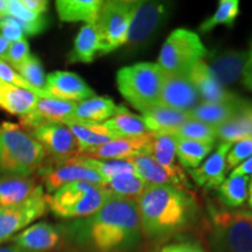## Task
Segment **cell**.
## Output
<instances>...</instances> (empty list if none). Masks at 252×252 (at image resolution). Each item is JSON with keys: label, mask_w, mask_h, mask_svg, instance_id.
Segmentation results:
<instances>
[{"label": "cell", "mask_w": 252, "mask_h": 252, "mask_svg": "<svg viewBox=\"0 0 252 252\" xmlns=\"http://www.w3.org/2000/svg\"><path fill=\"white\" fill-rule=\"evenodd\" d=\"M62 230L76 244L96 252H132L143 238L137 202L112 196L98 212Z\"/></svg>", "instance_id": "obj_1"}, {"label": "cell", "mask_w": 252, "mask_h": 252, "mask_svg": "<svg viewBox=\"0 0 252 252\" xmlns=\"http://www.w3.org/2000/svg\"><path fill=\"white\" fill-rule=\"evenodd\" d=\"M9 47H11V42L6 40L5 37L0 34V60H2V61L5 62L6 60H7Z\"/></svg>", "instance_id": "obj_49"}, {"label": "cell", "mask_w": 252, "mask_h": 252, "mask_svg": "<svg viewBox=\"0 0 252 252\" xmlns=\"http://www.w3.org/2000/svg\"><path fill=\"white\" fill-rule=\"evenodd\" d=\"M250 174H252V156L234 168L230 176H249Z\"/></svg>", "instance_id": "obj_48"}, {"label": "cell", "mask_w": 252, "mask_h": 252, "mask_svg": "<svg viewBox=\"0 0 252 252\" xmlns=\"http://www.w3.org/2000/svg\"><path fill=\"white\" fill-rule=\"evenodd\" d=\"M78 157L81 158L84 165L98 173L104 182L116 175L124 174V173H134L133 165L130 160H96L81 156Z\"/></svg>", "instance_id": "obj_38"}, {"label": "cell", "mask_w": 252, "mask_h": 252, "mask_svg": "<svg viewBox=\"0 0 252 252\" xmlns=\"http://www.w3.org/2000/svg\"><path fill=\"white\" fill-rule=\"evenodd\" d=\"M36 173L48 195L55 193L63 186L75 182H88L97 186H102L104 182L98 173L84 165L78 156L65 160H52L47 158Z\"/></svg>", "instance_id": "obj_10"}, {"label": "cell", "mask_w": 252, "mask_h": 252, "mask_svg": "<svg viewBox=\"0 0 252 252\" xmlns=\"http://www.w3.org/2000/svg\"><path fill=\"white\" fill-rule=\"evenodd\" d=\"M252 122L243 115H239L238 117L232 121L226 122L224 124L216 126V138L225 143L235 144L247 138H250Z\"/></svg>", "instance_id": "obj_39"}, {"label": "cell", "mask_w": 252, "mask_h": 252, "mask_svg": "<svg viewBox=\"0 0 252 252\" xmlns=\"http://www.w3.org/2000/svg\"><path fill=\"white\" fill-rule=\"evenodd\" d=\"M76 104L53 97H37L33 111L20 118V126L24 130H28L43 123H60L65 125L72 118Z\"/></svg>", "instance_id": "obj_16"}, {"label": "cell", "mask_w": 252, "mask_h": 252, "mask_svg": "<svg viewBox=\"0 0 252 252\" xmlns=\"http://www.w3.org/2000/svg\"><path fill=\"white\" fill-rule=\"evenodd\" d=\"M243 84L248 88L249 90L252 91V43L250 50L248 52V61L245 63V67L243 70Z\"/></svg>", "instance_id": "obj_47"}, {"label": "cell", "mask_w": 252, "mask_h": 252, "mask_svg": "<svg viewBox=\"0 0 252 252\" xmlns=\"http://www.w3.org/2000/svg\"><path fill=\"white\" fill-rule=\"evenodd\" d=\"M25 131L45 149L52 160H65L80 154L76 138L67 125L43 123Z\"/></svg>", "instance_id": "obj_12"}, {"label": "cell", "mask_w": 252, "mask_h": 252, "mask_svg": "<svg viewBox=\"0 0 252 252\" xmlns=\"http://www.w3.org/2000/svg\"><path fill=\"white\" fill-rule=\"evenodd\" d=\"M165 71L158 63H137L119 69L117 86L122 96L140 112L160 105Z\"/></svg>", "instance_id": "obj_4"}, {"label": "cell", "mask_w": 252, "mask_h": 252, "mask_svg": "<svg viewBox=\"0 0 252 252\" xmlns=\"http://www.w3.org/2000/svg\"><path fill=\"white\" fill-rule=\"evenodd\" d=\"M135 202L141 231L150 239H163L182 231L197 212L188 191L168 185L147 186Z\"/></svg>", "instance_id": "obj_2"}, {"label": "cell", "mask_w": 252, "mask_h": 252, "mask_svg": "<svg viewBox=\"0 0 252 252\" xmlns=\"http://www.w3.org/2000/svg\"><path fill=\"white\" fill-rule=\"evenodd\" d=\"M100 0H59L55 2L60 20L63 23L94 24L98 17Z\"/></svg>", "instance_id": "obj_27"}, {"label": "cell", "mask_w": 252, "mask_h": 252, "mask_svg": "<svg viewBox=\"0 0 252 252\" xmlns=\"http://www.w3.org/2000/svg\"><path fill=\"white\" fill-rule=\"evenodd\" d=\"M14 70L36 91L37 97H48L46 94L47 76L45 69L36 55L31 54L26 61Z\"/></svg>", "instance_id": "obj_35"}, {"label": "cell", "mask_w": 252, "mask_h": 252, "mask_svg": "<svg viewBox=\"0 0 252 252\" xmlns=\"http://www.w3.org/2000/svg\"><path fill=\"white\" fill-rule=\"evenodd\" d=\"M99 53L98 32L94 24H86L75 37L74 47L69 53L70 63H91Z\"/></svg>", "instance_id": "obj_30"}, {"label": "cell", "mask_w": 252, "mask_h": 252, "mask_svg": "<svg viewBox=\"0 0 252 252\" xmlns=\"http://www.w3.org/2000/svg\"><path fill=\"white\" fill-rule=\"evenodd\" d=\"M242 115L245 116V117L249 118L252 122V105H250L249 103H245L243 111H242Z\"/></svg>", "instance_id": "obj_52"}, {"label": "cell", "mask_w": 252, "mask_h": 252, "mask_svg": "<svg viewBox=\"0 0 252 252\" xmlns=\"http://www.w3.org/2000/svg\"><path fill=\"white\" fill-rule=\"evenodd\" d=\"M168 14V6L160 1H135L124 46L133 49L149 42Z\"/></svg>", "instance_id": "obj_11"}, {"label": "cell", "mask_w": 252, "mask_h": 252, "mask_svg": "<svg viewBox=\"0 0 252 252\" xmlns=\"http://www.w3.org/2000/svg\"><path fill=\"white\" fill-rule=\"evenodd\" d=\"M132 162L135 175L139 176L147 186L168 185L174 187L172 178L162 166L151 154H143L128 159Z\"/></svg>", "instance_id": "obj_32"}, {"label": "cell", "mask_w": 252, "mask_h": 252, "mask_svg": "<svg viewBox=\"0 0 252 252\" xmlns=\"http://www.w3.org/2000/svg\"><path fill=\"white\" fill-rule=\"evenodd\" d=\"M200 103V94L188 74L174 75L165 72L160 93V105L188 113Z\"/></svg>", "instance_id": "obj_13"}, {"label": "cell", "mask_w": 252, "mask_h": 252, "mask_svg": "<svg viewBox=\"0 0 252 252\" xmlns=\"http://www.w3.org/2000/svg\"><path fill=\"white\" fill-rule=\"evenodd\" d=\"M0 34L11 43L26 39L18 21L11 17H6L0 20Z\"/></svg>", "instance_id": "obj_44"}, {"label": "cell", "mask_w": 252, "mask_h": 252, "mask_svg": "<svg viewBox=\"0 0 252 252\" xmlns=\"http://www.w3.org/2000/svg\"><path fill=\"white\" fill-rule=\"evenodd\" d=\"M46 94L48 97L80 103L94 96V90L77 74L53 71L47 75Z\"/></svg>", "instance_id": "obj_15"}, {"label": "cell", "mask_w": 252, "mask_h": 252, "mask_svg": "<svg viewBox=\"0 0 252 252\" xmlns=\"http://www.w3.org/2000/svg\"><path fill=\"white\" fill-rule=\"evenodd\" d=\"M252 156V138H247L234 144L226 156V169L236 168Z\"/></svg>", "instance_id": "obj_41"}, {"label": "cell", "mask_w": 252, "mask_h": 252, "mask_svg": "<svg viewBox=\"0 0 252 252\" xmlns=\"http://www.w3.org/2000/svg\"><path fill=\"white\" fill-rule=\"evenodd\" d=\"M67 126L76 138L80 153L116 139L105 123L70 122Z\"/></svg>", "instance_id": "obj_25"}, {"label": "cell", "mask_w": 252, "mask_h": 252, "mask_svg": "<svg viewBox=\"0 0 252 252\" xmlns=\"http://www.w3.org/2000/svg\"><path fill=\"white\" fill-rule=\"evenodd\" d=\"M108 198L100 186L75 182L48 195V209L62 220L86 219L98 212Z\"/></svg>", "instance_id": "obj_5"}, {"label": "cell", "mask_w": 252, "mask_h": 252, "mask_svg": "<svg viewBox=\"0 0 252 252\" xmlns=\"http://www.w3.org/2000/svg\"><path fill=\"white\" fill-rule=\"evenodd\" d=\"M63 230L47 222L30 225L11 239L12 243L28 252H48L61 244Z\"/></svg>", "instance_id": "obj_17"}, {"label": "cell", "mask_w": 252, "mask_h": 252, "mask_svg": "<svg viewBox=\"0 0 252 252\" xmlns=\"http://www.w3.org/2000/svg\"><path fill=\"white\" fill-rule=\"evenodd\" d=\"M7 17L15 19L25 35L28 36L42 33L48 26V21L45 15H39L28 11L21 5L20 0H8Z\"/></svg>", "instance_id": "obj_34"}, {"label": "cell", "mask_w": 252, "mask_h": 252, "mask_svg": "<svg viewBox=\"0 0 252 252\" xmlns=\"http://www.w3.org/2000/svg\"><path fill=\"white\" fill-rule=\"evenodd\" d=\"M248 196H249V206L252 209V180L250 182V187H249V190H248Z\"/></svg>", "instance_id": "obj_54"}, {"label": "cell", "mask_w": 252, "mask_h": 252, "mask_svg": "<svg viewBox=\"0 0 252 252\" xmlns=\"http://www.w3.org/2000/svg\"><path fill=\"white\" fill-rule=\"evenodd\" d=\"M169 134L175 135L178 138L195 141H204V143H215L216 130L212 125L204 124V123L189 119L184 125L171 132Z\"/></svg>", "instance_id": "obj_40"}, {"label": "cell", "mask_w": 252, "mask_h": 252, "mask_svg": "<svg viewBox=\"0 0 252 252\" xmlns=\"http://www.w3.org/2000/svg\"><path fill=\"white\" fill-rule=\"evenodd\" d=\"M239 14V1L238 0H220L219 7L212 17L204 20L200 26V32L207 33V32L214 30L220 25L225 26H234L236 19Z\"/></svg>", "instance_id": "obj_37"}, {"label": "cell", "mask_w": 252, "mask_h": 252, "mask_svg": "<svg viewBox=\"0 0 252 252\" xmlns=\"http://www.w3.org/2000/svg\"><path fill=\"white\" fill-rule=\"evenodd\" d=\"M207 65L220 87L235 83L243 75L248 52L244 50H224L219 53H208Z\"/></svg>", "instance_id": "obj_19"}, {"label": "cell", "mask_w": 252, "mask_h": 252, "mask_svg": "<svg viewBox=\"0 0 252 252\" xmlns=\"http://www.w3.org/2000/svg\"><path fill=\"white\" fill-rule=\"evenodd\" d=\"M117 105L111 98L108 97L94 96L91 98L76 104L74 115L70 122H93V123H105L109 118L115 115ZM67 123V124H68ZM65 124V125H67Z\"/></svg>", "instance_id": "obj_29"}, {"label": "cell", "mask_w": 252, "mask_h": 252, "mask_svg": "<svg viewBox=\"0 0 252 252\" xmlns=\"http://www.w3.org/2000/svg\"><path fill=\"white\" fill-rule=\"evenodd\" d=\"M48 194L42 185L23 203L11 207H0V244L12 239L30 226L34 220L48 212Z\"/></svg>", "instance_id": "obj_9"}, {"label": "cell", "mask_w": 252, "mask_h": 252, "mask_svg": "<svg viewBox=\"0 0 252 252\" xmlns=\"http://www.w3.org/2000/svg\"><path fill=\"white\" fill-rule=\"evenodd\" d=\"M105 193L112 197L127 198V200L137 201V198L143 194L147 185L141 180L135 173H124L113 176L100 186Z\"/></svg>", "instance_id": "obj_31"}, {"label": "cell", "mask_w": 252, "mask_h": 252, "mask_svg": "<svg viewBox=\"0 0 252 252\" xmlns=\"http://www.w3.org/2000/svg\"><path fill=\"white\" fill-rule=\"evenodd\" d=\"M105 125L108 126L116 139L138 138L152 134L143 118L132 113L123 105L117 106L115 115L105 122Z\"/></svg>", "instance_id": "obj_24"}, {"label": "cell", "mask_w": 252, "mask_h": 252, "mask_svg": "<svg viewBox=\"0 0 252 252\" xmlns=\"http://www.w3.org/2000/svg\"><path fill=\"white\" fill-rule=\"evenodd\" d=\"M160 252H204L203 248L196 242H179L162 248Z\"/></svg>", "instance_id": "obj_45"}, {"label": "cell", "mask_w": 252, "mask_h": 252, "mask_svg": "<svg viewBox=\"0 0 252 252\" xmlns=\"http://www.w3.org/2000/svg\"><path fill=\"white\" fill-rule=\"evenodd\" d=\"M40 184L35 176H0V207H11L26 201Z\"/></svg>", "instance_id": "obj_23"}, {"label": "cell", "mask_w": 252, "mask_h": 252, "mask_svg": "<svg viewBox=\"0 0 252 252\" xmlns=\"http://www.w3.org/2000/svg\"><path fill=\"white\" fill-rule=\"evenodd\" d=\"M37 96L31 91L0 81V109L23 118L35 108Z\"/></svg>", "instance_id": "obj_26"}, {"label": "cell", "mask_w": 252, "mask_h": 252, "mask_svg": "<svg viewBox=\"0 0 252 252\" xmlns=\"http://www.w3.org/2000/svg\"><path fill=\"white\" fill-rule=\"evenodd\" d=\"M30 55V43H28L27 39L17 41V42L11 43L6 62H7L12 68L15 69L18 68L21 63L26 61Z\"/></svg>", "instance_id": "obj_43"}, {"label": "cell", "mask_w": 252, "mask_h": 252, "mask_svg": "<svg viewBox=\"0 0 252 252\" xmlns=\"http://www.w3.org/2000/svg\"><path fill=\"white\" fill-rule=\"evenodd\" d=\"M152 139L153 133L145 137L115 139L102 146L81 152L78 156L96 160H128L143 154L152 156Z\"/></svg>", "instance_id": "obj_14"}, {"label": "cell", "mask_w": 252, "mask_h": 252, "mask_svg": "<svg viewBox=\"0 0 252 252\" xmlns=\"http://www.w3.org/2000/svg\"><path fill=\"white\" fill-rule=\"evenodd\" d=\"M47 158L45 149L20 125L0 124V176H31Z\"/></svg>", "instance_id": "obj_3"}, {"label": "cell", "mask_w": 252, "mask_h": 252, "mask_svg": "<svg viewBox=\"0 0 252 252\" xmlns=\"http://www.w3.org/2000/svg\"><path fill=\"white\" fill-rule=\"evenodd\" d=\"M242 214H243L245 219H247L252 225V210H242Z\"/></svg>", "instance_id": "obj_53"}, {"label": "cell", "mask_w": 252, "mask_h": 252, "mask_svg": "<svg viewBox=\"0 0 252 252\" xmlns=\"http://www.w3.org/2000/svg\"><path fill=\"white\" fill-rule=\"evenodd\" d=\"M207 54L208 50L196 33L180 28L166 39L158 64L167 74L187 75Z\"/></svg>", "instance_id": "obj_6"}, {"label": "cell", "mask_w": 252, "mask_h": 252, "mask_svg": "<svg viewBox=\"0 0 252 252\" xmlns=\"http://www.w3.org/2000/svg\"><path fill=\"white\" fill-rule=\"evenodd\" d=\"M175 137V135H174ZM215 143H204L175 137L176 158L185 168L194 169L212 152Z\"/></svg>", "instance_id": "obj_33"}, {"label": "cell", "mask_w": 252, "mask_h": 252, "mask_svg": "<svg viewBox=\"0 0 252 252\" xmlns=\"http://www.w3.org/2000/svg\"><path fill=\"white\" fill-rule=\"evenodd\" d=\"M208 244L210 252H252V225L242 212L215 213Z\"/></svg>", "instance_id": "obj_7"}, {"label": "cell", "mask_w": 252, "mask_h": 252, "mask_svg": "<svg viewBox=\"0 0 252 252\" xmlns=\"http://www.w3.org/2000/svg\"><path fill=\"white\" fill-rule=\"evenodd\" d=\"M249 181V176H230L219 187L220 201L228 207H241L248 198Z\"/></svg>", "instance_id": "obj_36"}, {"label": "cell", "mask_w": 252, "mask_h": 252, "mask_svg": "<svg viewBox=\"0 0 252 252\" xmlns=\"http://www.w3.org/2000/svg\"><path fill=\"white\" fill-rule=\"evenodd\" d=\"M188 76L196 88L201 97V102L204 103H226L237 99L234 94L229 93L220 87L219 82L213 76L212 71L204 60L198 61L188 72Z\"/></svg>", "instance_id": "obj_21"}, {"label": "cell", "mask_w": 252, "mask_h": 252, "mask_svg": "<svg viewBox=\"0 0 252 252\" xmlns=\"http://www.w3.org/2000/svg\"><path fill=\"white\" fill-rule=\"evenodd\" d=\"M0 252H28L24 249L19 248L18 245L15 244H9V245H5V247H0Z\"/></svg>", "instance_id": "obj_50"}, {"label": "cell", "mask_w": 252, "mask_h": 252, "mask_svg": "<svg viewBox=\"0 0 252 252\" xmlns=\"http://www.w3.org/2000/svg\"><path fill=\"white\" fill-rule=\"evenodd\" d=\"M0 81L5 82V83L7 84H11V86L31 91V93L35 94L37 96L36 91L34 90L33 88H32L30 84H28L27 82L25 81L24 78L8 64L7 62L2 61V60H0Z\"/></svg>", "instance_id": "obj_42"}, {"label": "cell", "mask_w": 252, "mask_h": 252, "mask_svg": "<svg viewBox=\"0 0 252 252\" xmlns=\"http://www.w3.org/2000/svg\"><path fill=\"white\" fill-rule=\"evenodd\" d=\"M20 2L28 11L39 15H45L48 9V1L46 0H20Z\"/></svg>", "instance_id": "obj_46"}, {"label": "cell", "mask_w": 252, "mask_h": 252, "mask_svg": "<svg viewBox=\"0 0 252 252\" xmlns=\"http://www.w3.org/2000/svg\"><path fill=\"white\" fill-rule=\"evenodd\" d=\"M245 103L241 99L226 103H204L201 102L196 108L188 112L189 118L193 121L212 125L214 127L224 124L226 122L242 115Z\"/></svg>", "instance_id": "obj_22"}, {"label": "cell", "mask_w": 252, "mask_h": 252, "mask_svg": "<svg viewBox=\"0 0 252 252\" xmlns=\"http://www.w3.org/2000/svg\"><path fill=\"white\" fill-rule=\"evenodd\" d=\"M152 157L162 166L172 178L175 188L188 191L190 188L187 175L180 165L176 163L175 137L168 133H153Z\"/></svg>", "instance_id": "obj_18"}, {"label": "cell", "mask_w": 252, "mask_h": 252, "mask_svg": "<svg viewBox=\"0 0 252 252\" xmlns=\"http://www.w3.org/2000/svg\"><path fill=\"white\" fill-rule=\"evenodd\" d=\"M135 1H103L94 26L98 32L99 55H105L124 46L127 39Z\"/></svg>", "instance_id": "obj_8"}, {"label": "cell", "mask_w": 252, "mask_h": 252, "mask_svg": "<svg viewBox=\"0 0 252 252\" xmlns=\"http://www.w3.org/2000/svg\"><path fill=\"white\" fill-rule=\"evenodd\" d=\"M141 113V118L152 133L169 134L190 119L187 112L176 111L162 105L153 106Z\"/></svg>", "instance_id": "obj_28"}, {"label": "cell", "mask_w": 252, "mask_h": 252, "mask_svg": "<svg viewBox=\"0 0 252 252\" xmlns=\"http://www.w3.org/2000/svg\"><path fill=\"white\" fill-rule=\"evenodd\" d=\"M250 138H252V125H251V130H250Z\"/></svg>", "instance_id": "obj_55"}, {"label": "cell", "mask_w": 252, "mask_h": 252, "mask_svg": "<svg viewBox=\"0 0 252 252\" xmlns=\"http://www.w3.org/2000/svg\"><path fill=\"white\" fill-rule=\"evenodd\" d=\"M8 0H0V20L7 17Z\"/></svg>", "instance_id": "obj_51"}, {"label": "cell", "mask_w": 252, "mask_h": 252, "mask_svg": "<svg viewBox=\"0 0 252 252\" xmlns=\"http://www.w3.org/2000/svg\"><path fill=\"white\" fill-rule=\"evenodd\" d=\"M231 143L220 141L217 150L198 168L189 171L191 179L198 186L209 189H217L225 180L226 156L232 147Z\"/></svg>", "instance_id": "obj_20"}]
</instances>
